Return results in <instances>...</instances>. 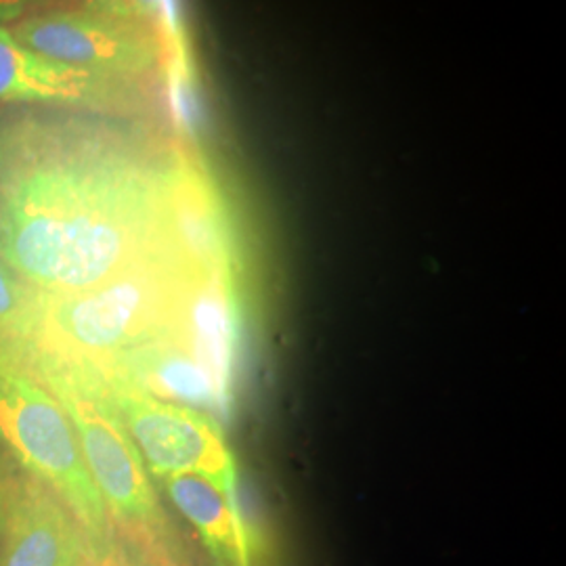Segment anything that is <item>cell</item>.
Segmentation results:
<instances>
[{
  "instance_id": "cell-1",
  "label": "cell",
  "mask_w": 566,
  "mask_h": 566,
  "mask_svg": "<svg viewBox=\"0 0 566 566\" xmlns=\"http://www.w3.org/2000/svg\"><path fill=\"white\" fill-rule=\"evenodd\" d=\"M227 261L202 170L74 116H25L0 166V261L41 296H70L168 252Z\"/></svg>"
},
{
  "instance_id": "cell-2",
  "label": "cell",
  "mask_w": 566,
  "mask_h": 566,
  "mask_svg": "<svg viewBox=\"0 0 566 566\" xmlns=\"http://www.w3.org/2000/svg\"><path fill=\"white\" fill-rule=\"evenodd\" d=\"M227 264L168 252L112 282L41 296L32 343L105 371L166 338L214 332L229 311Z\"/></svg>"
},
{
  "instance_id": "cell-3",
  "label": "cell",
  "mask_w": 566,
  "mask_h": 566,
  "mask_svg": "<svg viewBox=\"0 0 566 566\" xmlns=\"http://www.w3.org/2000/svg\"><path fill=\"white\" fill-rule=\"evenodd\" d=\"M21 353L67 413L112 525L120 528L130 549L151 566H189L102 374L86 361L36 344H25Z\"/></svg>"
},
{
  "instance_id": "cell-4",
  "label": "cell",
  "mask_w": 566,
  "mask_h": 566,
  "mask_svg": "<svg viewBox=\"0 0 566 566\" xmlns=\"http://www.w3.org/2000/svg\"><path fill=\"white\" fill-rule=\"evenodd\" d=\"M0 446L74 514L93 565L114 566L120 546L84 464L74 426L18 344H0Z\"/></svg>"
},
{
  "instance_id": "cell-5",
  "label": "cell",
  "mask_w": 566,
  "mask_h": 566,
  "mask_svg": "<svg viewBox=\"0 0 566 566\" xmlns=\"http://www.w3.org/2000/svg\"><path fill=\"white\" fill-rule=\"evenodd\" d=\"M9 34L44 60L103 78L142 82L168 61L163 23L133 2L34 4Z\"/></svg>"
},
{
  "instance_id": "cell-6",
  "label": "cell",
  "mask_w": 566,
  "mask_h": 566,
  "mask_svg": "<svg viewBox=\"0 0 566 566\" xmlns=\"http://www.w3.org/2000/svg\"><path fill=\"white\" fill-rule=\"evenodd\" d=\"M103 382L149 476L193 474L238 495L235 458L210 413L151 397L118 378L103 376Z\"/></svg>"
},
{
  "instance_id": "cell-7",
  "label": "cell",
  "mask_w": 566,
  "mask_h": 566,
  "mask_svg": "<svg viewBox=\"0 0 566 566\" xmlns=\"http://www.w3.org/2000/svg\"><path fill=\"white\" fill-rule=\"evenodd\" d=\"M142 97V82L116 81L44 60L0 30V103H51L78 109H126Z\"/></svg>"
},
{
  "instance_id": "cell-8",
  "label": "cell",
  "mask_w": 566,
  "mask_h": 566,
  "mask_svg": "<svg viewBox=\"0 0 566 566\" xmlns=\"http://www.w3.org/2000/svg\"><path fill=\"white\" fill-rule=\"evenodd\" d=\"M0 566H95L74 514L23 470L0 542Z\"/></svg>"
},
{
  "instance_id": "cell-9",
  "label": "cell",
  "mask_w": 566,
  "mask_h": 566,
  "mask_svg": "<svg viewBox=\"0 0 566 566\" xmlns=\"http://www.w3.org/2000/svg\"><path fill=\"white\" fill-rule=\"evenodd\" d=\"M160 485L182 518L196 528L217 566H250V544L238 495L193 474L160 479Z\"/></svg>"
},
{
  "instance_id": "cell-10",
  "label": "cell",
  "mask_w": 566,
  "mask_h": 566,
  "mask_svg": "<svg viewBox=\"0 0 566 566\" xmlns=\"http://www.w3.org/2000/svg\"><path fill=\"white\" fill-rule=\"evenodd\" d=\"M39 315V294L0 261V344L32 343Z\"/></svg>"
},
{
  "instance_id": "cell-11",
  "label": "cell",
  "mask_w": 566,
  "mask_h": 566,
  "mask_svg": "<svg viewBox=\"0 0 566 566\" xmlns=\"http://www.w3.org/2000/svg\"><path fill=\"white\" fill-rule=\"evenodd\" d=\"M20 472V465L15 464L13 458L4 451V447L0 446V542H2V535H4L11 497H13Z\"/></svg>"
},
{
  "instance_id": "cell-12",
  "label": "cell",
  "mask_w": 566,
  "mask_h": 566,
  "mask_svg": "<svg viewBox=\"0 0 566 566\" xmlns=\"http://www.w3.org/2000/svg\"><path fill=\"white\" fill-rule=\"evenodd\" d=\"M21 116H0V166L7 160L9 151L13 149L15 139L20 135Z\"/></svg>"
},
{
  "instance_id": "cell-13",
  "label": "cell",
  "mask_w": 566,
  "mask_h": 566,
  "mask_svg": "<svg viewBox=\"0 0 566 566\" xmlns=\"http://www.w3.org/2000/svg\"><path fill=\"white\" fill-rule=\"evenodd\" d=\"M36 2H21V0H0V30H9V25L28 15Z\"/></svg>"
},
{
  "instance_id": "cell-14",
  "label": "cell",
  "mask_w": 566,
  "mask_h": 566,
  "mask_svg": "<svg viewBox=\"0 0 566 566\" xmlns=\"http://www.w3.org/2000/svg\"><path fill=\"white\" fill-rule=\"evenodd\" d=\"M114 566H151L145 558H142L135 549H118V558H116V563Z\"/></svg>"
}]
</instances>
